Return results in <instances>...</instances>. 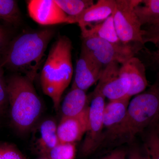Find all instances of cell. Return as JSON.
Segmentation results:
<instances>
[{
    "instance_id": "cell-1",
    "label": "cell",
    "mask_w": 159,
    "mask_h": 159,
    "mask_svg": "<svg viewBox=\"0 0 159 159\" xmlns=\"http://www.w3.org/2000/svg\"><path fill=\"white\" fill-rule=\"evenodd\" d=\"M54 34V30L49 29L20 34L9 42L1 55L0 66L34 81Z\"/></svg>"
},
{
    "instance_id": "cell-2",
    "label": "cell",
    "mask_w": 159,
    "mask_h": 159,
    "mask_svg": "<svg viewBox=\"0 0 159 159\" xmlns=\"http://www.w3.org/2000/svg\"><path fill=\"white\" fill-rule=\"evenodd\" d=\"M72 49L70 39L60 36L50 49L41 72L43 92L51 98L56 111L59 109L62 94L73 77Z\"/></svg>"
},
{
    "instance_id": "cell-3",
    "label": "cell",
    "mask_w": 159,
    "mask_h": 159,
    "mask_svg": "<svg viewBox=\"0 0 159 159\" xmlns=\"http://www.w3.org/2000/svg\"><path fill=\"white\" fill-rule=\"evenodd\" d=\"M33 82L20 74L6 80L11 124L21 133L32 130L42 113V102Z\"/></svg>"
},
{
    "instance_id": "cell-4",
    "label": "cell",
    "mask_w": 159,
    "mask_h": 159,
    "mask_svg": "<svg viewBox=\"0 0 159 159\" xmlns=\"http://www.w3.org/2000/svg\"><path fill=\"white\" fill-rule=\"evenodd\" d=\"M159 120V80H157L148 90L132 99L122 122L106 137L112 141L131 142L138 134L155 125Z\"/></svg>"
},
{
    "instance_id": "cell-5",
    "label": "cell",
    "mask_w": 159,
    "mask_h": 159,
    "mask_svg": "<svg viewBox=\"0 0 159 159\" xmlns=\"http://www.w3.org/2000/svg\"><path fill=\"white\" fill-rule=\"evenodd\" d=\"M141 0H116L112 16L117 34L125 45L136 44L144 46L143 31L134 8Z\"/></svg>"
},
{
    "instance_id": "cell-6",
    "label": "cell",
    "mask_w": 159,
    "mask_h": 159,
    "mask_svg": "<svg viewBox=\"0 0 159 159\" xmlns=\"http://www.w3.org/2000/svg\"><path fill=\"white\" fill-rule=\"evenodd\" d=\"M82 40L81 51L104 67L113 62L123 64L143 48L132 45L115 44L97 37L82 38Z\"/></svg>"
},
{
    "instance_id": "cell-7",
    "label": "cell",
    "mask_w": 159,
    "mask_h": 159,
    "mask_svg": "<svg viewBox=\"0 0 159 159\" xmlns=\"http://www.w3.org/2000/svg\"><path fill=\"white\" fill-rule=\"evenodd\" d=\"M105 99L100 92L94 89L89 105L88 128L80 148L82 157L89 156L95 152L104 140L103 111Z\"/></svg>"
},
{
    "instance_id": "cell-8",
    "label": "cell",
    "mask_w": 159,
    "mask_h": 159,
    "mask_svg": "<svg viewBox=\"0 0 159 159\" xmlns=\"http://www.w3.org/2000/svg\"><path fill=\"white\" fill-rule=\"evenodd\" d=\"M120 66L119 63L113 62L105 67L95 89L110 101L128 97L130 82Z\"/></svg>"
},
{
    "instance_id": "cell-9",
    "label": "cell",
    "mask_w": 159,
    "mask_h": 159,
    "mask_svg": "<svg viewBox=\"0 0 159 159\" xmlns=\"http://www.w3.org/2000/svg\"><path fill=\"white\" fill-rule=\"evenodd\" d=\"M27 6L30 17L39 25L68 24V16L55 0H30L27 2Z\"/></svg>"
},
{
    "instance_id": "cell-10",
    "label": "cell",
    "mask_w": 159,
    "mask_h": 159,
    "mask_svg": "<svg viewBox=\"0 0 159 159\" xmlns=\"http://www.w3.org/2000/svg\"><path fill=\"white\" fill-rule=\"evenodd\" d=\"M104 66L84 51H81L76 62L75 77L72 87L86 91L99 81Z\"/></svg>"
},
{
    "instance_id": "cell-11",
    "label": "cell",
    "mask_w": 159,
    "mask_h": 159,
    "mask_svg": "<svg viewBox=\"0 0 159 159\" xmlns=\"http://www.w3.org/2000/svg\"><path fill=\"white\" fill-rule=\"evenodd\" d=\"M57 125L52 119H45L39 122L32 129V148L42 157H45L51 149L59 143Z\"/></svg>"
},
{
    "instance_id": "cell-12",
    "label": "cell",
    "mask_w": 159,
    "mask_h": 159,
    "mask_svg": "<svg viewBox=\"0 0 159 159\" xmlns=\"http://www.w3.org/2000/svg\"><path fill=\"white\" fill-rule=\"evenodd\" d=\"M89 106L81 114L72 117H62L57 125L59 142L76 143L80 141L87 131L89 125Z\"/></svg>"
},
{
    "instance_id": "cell-13",
    "label": "cell",
    "mask_w": 159,
    "mask_h": 159,
    "mask_svg": "<svg viewBox=\"0 0 159 159\" xmlns=\"http://www.w3.org/2000/svg\"><path fill=\"white\" fill-rule=\"evenodd\" d=\"M120 70L130 82L129 97L141 93L148 86L145 65L138 57L134 56L121 65Z\"/></svg>"
},
{
    "instance_id": "cell-14",
    "label": "cell",
    "mask_w": 159,
    "mask_h": 159,
    "mask_svg": "<svg viewBox=\"0 0 159 159\" xmlns=\"http://www.w3.org/2000/svg\"><path fill=\"white\" fill-rule=\"evenodd\" d=\"M116 0H99L71 20L70 24H77L79 27L97 24L113 15L116 9Z\"/></svg>"
},
{
    "instance_id": "cell-15",
    "label": "cell",
    "mask_w": 159,
    "mask_h": 159,
    "mask_svg": "<svg viewBox=\"0 0 159 159\" xmlns=\"http://www.w3.org/2000/svg\"><path fill=\"white\" fill-rule=\"evenodd\" d=\"M130 97L112 100L105 104L103 111V129H107L106 135L116 128L125 118Z\"/></svg>"
},
{
    "instance_id": "cell-16",
    "label": "cell",
    "mask_w": 159,
    "mask_h": 159,
    "mask_svg": "<svg viewBox=\"0 0 159 159\" xmlns=\"http://www.w3.org/2000/svg\"><path fill=\"white\" fill-rule=\"evenodd\" d=\"M80 28L82 38L97 37L115 44H124L117 34L112 15L99 23L86 25Z\"/></svg>"
},
{
    "instance_id": "cell-17",
    "label": "cell",
    "mask_w": 159,
    "mask_h": 159,
    "mask_svg": "<svg viewBox=\"0 0 159 159\" xmlns=\"http://www.w3.org/2000/svg\"><path fill=\"white\" fill-rule=\"evenodd\" d=\"M85 91L72 87L61 105L62 117H72L81 114L88 107Z\"/></svg>"
},
{
    "instance_id": "cell-18",
    "label": "cell",
    "mask_w": 159,
    "mask_h": 159,
    "mask_svg": "<svg viewBox=\"0 0 159 159\" xmlns=\"http://www.w3.org/2000/svg\"><path fill=\"white\" fill-rule=\"evenodd\" d=\"M142 27L159 19V0H144L134 8Z\"/></svg>"
},
{
    "instance_id": "cell-19",
    "label": "cell",
    "mask_w": 159,
    "mask_h": 159,
    "mask_svg": "<svg viewBox=\"0 0 159 159\" xmlns=\"http://www.w3.org/2000/svg\"><path fill=\"white\" fill-rule=\"evenodd\" d=\"M58 6L68 16V24L94 4L92 0H55Z\"/></svg>"
},
{
    "instance_id": "cell-20",
    "label": "cell",
    "mask_w": 159,
    "mask_h": 159,
    "mask_svg": "<svg viewBox=\"0 0 159 159\" xmlns=\"http://www.w3.org/2000/svg\"><path fill=\"white\" fill-rule=\"evenodd\" d=\"M21 15L16 1L0 0V20L11 25L20 22Z\"/></svg>"
},
{
    "instance_id": "cell-21",
    "label": "cell",
    "mask_w": 159,
    "mask_h": 159,
    "mask_svg": "<svg viewBox=\"0 0 159 159\" xmlns=\"http://www.w3.org/2000/svg\"><path fill=\"white\" fill-rule=\"evenodd\" d=\"M76 143L60 142L51 149L45 158L48 159H75Z\"/></svg>"
},
{
    "instance_id": "cell-22",
    "label": "cell",
    "mask_w": 159,
    "mask_h": 159,
    "mask_svg": "<svg viewBox=\"0 0 159 159\" xmlns=\"http://www.w3.org/2000/svg\"><path fill=\"white\" fill-rule=\"evenodd\" d=\"M145 147L149 159H159V134L155 125L147 136Z\"/></svg>"
},
{
    "instance_id": "cell-23",
    "label": "cell",
    "mask_w": 159,
    "mask_h": 159,
    "mask_svg": "<svg viewBox=\"0 0 159 159\" xmlns=\"http://www.w3.org/2000/svg\"><path fill=\"white\" fill-rule=\"evenodd\" d=\"M0 159H27L14 144L0 142Z\"/></svg>"
},
{
    "instance_id": "cell-24",
    "label": "cell",
    "mask_w": 159,
    "mask_h": 159,
    "mask_svg": "<svg viewBox=\"0 0 159 159\" xmlns=\"http://www.w3.org/2000/svg\"><path fill=\"white\" fill-rule=\"evenodd\" d=\"M9 107L7 84L4 76L3 68L0 66V117L6 114Z\"/></svg>"
},
{
    "instance_id": "cell-25",
    "label": "cell",
    "mask_w": 159,
    "mask_h": 159,
    "mask_svg": "<svg viewBox=\"0 0 159 159\" xmlns=\"http://www.w3.org/2000/svg\"><path fill=\"white\" fill-rule=\"evenodd\" d=\"M143 31V39L144 43H152L159 38V19L150 25H146Z\"/></svg>"
},
{
    "instance_id": "cell-26",
    "label": "cell",
    "mask_w": 159,
    "mask_h": 159,
    "mask_svg": "<svg viewBox=\"0 0 159 159\" xmlns=\"http://www.w3.org/2000/svg\"><path fill=\"white\" fill-rule=\"evenodd\" d=\"M145 55L148 58L150 65L154 69L157 71L159 76V51H150L145 48Z\"/></svg>"
},
{
    "instance_id": "cell-27",
    "label": "cell",
    "mask_w": 159,
    "mask_h": 159,
    "mask_svg": "<svg viewBox=\"0 0 159 159\" xmlns=\"http://www.w3.org/2000/svg\"><path fill=\"white\" fill-rule=\"evenodd\" d=\"M10 41L8 31L0 25V55L2 54Z\"/></svg>"
},
{
    "instance_id": "cell-28",
    "label": "cell",
    "mask_w": 159,
    "mask_h": 159,
    "mask_svg": "<svg viewBox=\"0 0 159 159\" xmlns=\"http://www.w3.org/2000/svg\"><path fill=\"white\" fill-rule=\"evenodd\" d=\"M126 152L124 149L118 148L103 157L101 159H126Z\"/></svg>"
},
{
    "instance_id": "cell-29",
    "label": "cell",
    "mask_w": 159,
    "mask_h": 159,
    "mask_svg": "<svg viewBox=\"0 0 159 159\" xmlns=\"http://www.w3.org/2000/svg\"><path fill=\"white\" fill-rule=\"evenodd\" d=\"M128 159H149L148 155H145L138 149H133L129 152Z\"/></svg>"
},
{
    "instance_id": "cell-30",
    "label": "cell",
    "mask_w": 159,
    "mask_h": 159,
    "mask_svg": "<svg viewBox=\"0 0 159 159\" xmlns=\"http://www.w3.org/2000/svg\"><path fill=\"white\" fill-rule=\"evenodd\" d=\"M152 43L157 47V51H159V38L152 42Z\"/></svg>"
},
{
    "instance_id": "cell-31",
    "label": "cell",
    "mask_w": 159,
    "mask_h": 159,
    "mask_svg": "<svg viewBox=\"0 0 159 159\" xmlns=\"http://www.w3.org/2000/svg\"><path fill=\"white\" fill-rule=\"evenodd\" d=\"M155 128L156 129L157 131L158 132V133L159 134V121L155 125Z\"/></svg>"
},
{
    "instance_id": "cell-32",
    "label": "cell",
    "mask_w": 159,
    "mask_h": 159,
    "mask_svg": "<svg viewBox=\"0 0 159 159\" xmlns=\"http://www.w3.org/2000/svg\"><path fill=\"white\" fill-rule=\"evenodd\" d=\"M39 159H48L47 158L42 157L41 158H40Z\"/></svg>"
}]
</instances>
